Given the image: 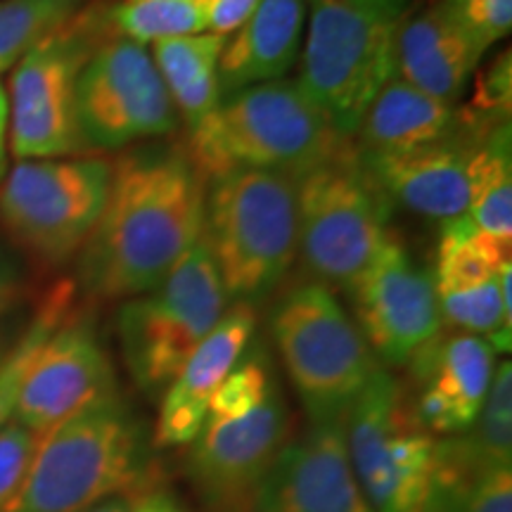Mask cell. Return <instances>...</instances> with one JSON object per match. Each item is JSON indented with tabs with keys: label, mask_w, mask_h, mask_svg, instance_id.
Returning a JSON list of instances; mask_svg holds the SVG:
<instances>
[{
	"label": "cell",
	"mask_w": 512,
	"mask_h": 512,
	"mask_svg": "<svg viewBox=\"0 0 512 512\" xmlns=\"http://www.w3.org/2000/svg\"><path fill=\"white\" fill-rule=\"evenodd\" d=\"M188 136L185 152L204 181L235 169L278 171L297 181L354 145L330 126L297 79L223 95Z\"/></svg>",
	"instance_id": "obj_3"
},
{
	"label": "cell",
	"mask_w": 512,
	"mask_h": 512,
	"mask_svg": "<svg viewBox=\"0 0 512 512\" xmlns=\"http://www.w3.org/2000/svg\"><path fill=\"white\" fill-rule=\"evenodd\" d=\"M117 0L88 3L67 27L31 48L10 72L8 143L22 159L79 157L76 79L102 41L117 34L112 8Z\"/></svg>",
	"instance_id": "obj_8"
},
{
	"label": "cell",
	"mask_w": 512,
	"mask_h": 512,
	"mask_svg": "<svg viewBox=\"0 0 512 512\" xmlns=\"http://www.w3.org/2000/svg\"><path fill=\"white\" fill-rule=\"evenodd\" d=\"M204 181L185 147L147 145L114 162L98 226L76 254V278L98 299L150 292L200 240Z\"/></svg>",
	"instance_id": "obj_1"
},
{
	"label": "cell",
	"mask_w": 512,
	"mask_h": 512,
	"mask_svg": "<svg viewBox=\"0 0 512 512\" xmlns=\"http://www.w3.org/2000/svg\"><path fill=\"white\" fill-rule=\"evenodd\" d=\"M271 335L311 422L344 418L382 368L335 292L316 280L280 294L271 311Z\"/></svg>",
	"instance_id": "obj_6"
},
{
	"label": "cell",
	"mask_w": 512,
	"mask_h": 512,
	"mask_svg": "<svg viewBox=\"0 0 512 512\" xmlns=\"http://www.w3.org/2000/svg\"><path fill=\"white\" fill-rule=\"evenodd\" d=\"M512 242L498 240L475 226L467 214L441 223L434 287L437 294L463 292L489 283L510 264Z\"/></svg>",
	"instance_id": "obj_25"
},
{
	"label": "cell",
	"mask_w": 512,
	"mask_h": 512,
	"mask_svg": "<svg viewBox=\"0 0 512 512\" xmlns=\"http://www.w3.org/2000/svg\"><path fill=\"white\" fill-rule=\"evenodd\" d=\"M143 420L114 392L38 439L31 467L3 512H86L147 484Z\"/></svg>",
	"instance_id": "obj_2"
},
{
	"label": "cell",
	"mask_w": 512,
	"mask_h": 512,
	"mask_svg": "<svg viewBox=\"0 0 512 512\" xmlns=\"http://www.w3.org/2000/svg\"><path fill=\"white\" fill-rule=\"evenodd\" d=\"M460 126L458 105L434 100L392 74L363 114L354 150L370 155L406 152L453 136Z\"/></svg>",
	"instance_id": "obj_22"
},
{
	"label": "cell",
	"mask_w": 512,
	"mask_h": 512,
	"mask_svg": "<svg viewBox=\"0 0 512 512\" xmlns=\"http://www.w3.org/2000/svg\"><path fill=\"white\" fill-rule=\"evenodd\" d=\"M74 112L83 152L169 138L181 126L150 48L119 34L102 41L83 64Z\"/></svg>",
	"instance_id": "obj_12"
},
{
	"label": "cell",
	"mask_w": 512,
	"mask_h": 512,
	"mask_svg": "<svg viewBox=\"0 0 512 512\" xmlns=\"http://www.w3.org/2000/svg\"><path fill=\"white\" fill-rule=\"evenodd\" d=\"M261 0H211L209 3V31L219 36H230L238 31L252 15Z\"/></svg>",
	"instance_id": "obj_35"
},
{
	"label": "cell",
	"mask_w": 512,
	"mask_h": 512,
	"mask_svg": "<svg viewBox=\"0 0 512 512\" xmlns=\"http://www.w3.org/2000/svg\"><path fill=\"white\" fill-rule=\"evenodd\" d=\"M117 392V375L88 318L62 320L31 358L15 418L38 437Z\"/></svg>",
	"instance_id": "obj_15"
},
{
	"label": "cell",
	"mask_w": 512,
	"mask_h": 512,
	"mask_svg": "<svg viewBox=\"0 0 512 512\" xmlns=\"http://www.w3.org/2000/svg\"><path fill=\"white\" fill-rule=\"evenodd\" d=\"M297 83L342 138L394 74V36L411 0H311Z\"/></svg>",
	"instance_id": "obj_5"
},
{
	"label": "cell",
	"mask_w": 512,
	"mask_h": 512,
	"mask_svg": "<svg viewBox=\"0 0 512 512\" xmlns=\"http://www.w3.org/2000/svg\"><path fill=\"white\" fill-rule=\"evenodd\" d=\"M38 434L10 420L0 430V512L5 510L27 477L38 448Z\"/></svg>",
	"instance_id": "obj_34"
},
{
	"label": "cell",
	"mask_w": 512,
	"mask_h": 512,
	"mask_svg": "<svg viewBox=\"0 0 512 512\" xmlns=\"http://www.w3.org/2000/svg\"><path fill=\"white\" fill-rule=\"evenodd\" d=\"M133 512H185L169 489H150L138 496Z\"/></svg>",
	"instance_id": "obj_37"
},
{
	"label": "cell",
	"mask_w": 512,
	"mask_h": 512,
	"mask_svg": "<svg viewBox=\"0 0 512 512\" xmlns=\"http://www.w3.org/2000/svg\"><path fill=\"white\" fill-rule=\"evenodd\" d=\"M344 418L311 422L290 437L249 512H375L351 467Z\"/></svg>",
	"instance_id": "obj_16"
},
{
	"label": "cell",
	"mask_w": 512,
	"mask_h": 512,
	"mask_svg": "<svg viewBox=\"0 0 512 512\" xmlns=\"http://www.w3.org/2000/svg\"><path fill=\"white\" fill-rule=\"evenodd\" d=\"M256 311L249 304H230L216 328L192 351L181 373L162 394L155 427L157 448L190 446L207 420L209 401L226 375L252 344Z\"/></svg>",
	"instance_id": "obj_19"
},
{
	"label": "cell",
	"mask_w": 512,
	"mask_h": 512,
	"mask_svg": "<svg viewBox=\"0 0 512 512\" xmlns=\"http://www.w3.org/2000/svg\"><path fill=\"white\" fill-rule=\"evenodd\" d=\"M138 496H140V491H136V494H121V496L107 498L105 503L95 505V508L86 510V512H133V505H136Z\"/></svg>",
	"instance_id": "obj_39"
},
{
	"label": "cell",
	"mask_w": 512,
	"mask_h": 512,
	"mask_svg": "<svg viewBox=\"0 0 512 512\" xmlns=\"http://www.w3.org/2000/svg\"><path fill=\"white\" fill-rule=\"evenodd\" d=\"M211 0H117L112 27L119 36L147 46L162 38L209 31Z\"/></svg>",
	"instance_id": "obj_27"
},
{
	"label": "cell",
	"mask_w": 512,
	"mask_h": 512,
	"mask_svg": "<svg viewBox=\"0 0 512 512\" xmlns=\"http://www.w3.org/2000/svg\"><path fill=\"white\" fill-rule=\"evenodd\" d=\"M448 17H453L477 46L489 50L503 41L512 29V0H434Z\"/></svg>",
	"instance_id": "obj_33"
},
{
	"label": "cell",
	"mask_w": 512,
	"mask_h": 512,
	"mask_svg": "<svg viewBox=\"0 0 512 512\" xmlns=\"http://www.w3.org/2000/svg\"><path fill=\"white\" fill-rule=\"evenodd\" d=\"M477 228L512 242V140L510 124L491 128L479 140L470 166V209Z\"/></svg>",
	"instance_id": "obj_26"
},
{
	"label": "cell",
	"mask_w": 512,
	"mask_h": 512,
	"mask_svg": "<svg viewBox=\"0 0 512 512\" xmlns=\"http://www.w3.org/2000/svg\"><path fill=\"white\" fill-rule=\"evenodd\" d=\"M88 0H0V74L46 41L55 31L67 27Z\"/></svg>",
	"instance_id": "obj_28"
},
{
	"label": "cell",
	"mask_w": 512,
	"mask_h": 512,
	"mask_svg": "<svg viewBox=\"0 0 512 512\" xmlns=\"http://www.w3.org/2000/svg\"><path fill=\"white\" fill-rule=\"evenodd\" d=\"M72 309V287L60 285L46 297L19 342L0 358V430L15 418V408L31 358Z\"/></svg>",
	"instance_id": "obj_29"
},
{
	"label": "cell",
	"mask_w": 512,
	"mask_h": 512,
	"mask_svg": "<svg viewBox=\"0 0 512 512\" xmlns=\"http://www.w3.org/2000/svg\"><path fill=\"white\" fill-rule=\"evenodd\" d=\"M472 451L491 465H512V366L503 361L491 377L475 425L463 432Z\"/></svg>",
	"instance_id": "obj_30"
},
{
	"label": "cell",
	"mask_w": 512,
	"mask_h": 512,
	"mask_svg": "<svg viewBox=\"0 0 512 512\" xmlns=\"http://www.w3.org/2000/svg\"><path fill=\"white\" fill-rule=\"evenodd\" d=\"M273 363L264 344H249L235 368L219 384L209 401L207 415L214 418H240L259 406L275 387Z\"/></svg>",
	"instance_id": "obj_31"
},
{
	"label": "cell",
	"mask_w": 512,
	"mask_h": 512,
	"mask_svg": "<svg viewBox=\"0 0 512 512\" xmlns=\"http://www.w3.org/2000/svg\"><path fill=\"white\" fill-rule=\"evenodd\" d=\"M484 136L460 126L453 136L406 152H354L361 169L392 207L399 204L422 219L444 223L470 209V166Z\"/></svg>",
	"instance_id": "obj_18"
},
{
	"label": "cell",
	"mask_w": 512,
	"mask_h": 512,
	"mask_svg": "<svg viewBox=\"0 0 512 512\" xmlns=\"http://www.w3.org/2000/svg\"><path fill=\"white\" fill-rule=\"evenodd\" d=\"M290 437L292 415L278 384L240 418L207 415L188 451L192 489L209 512H249Z\"/></svg>",
	"instance_id": "obj_14"
},
{
	"label": "cell",
	"mask_w": 512,
	"mask_h": 512,
	"mask_svg": "<svg viewBox=\"0 0 512 512\" xmlns=\"http://www.w3.org/2000/svg\"><path fill=\"white\" fill-rule=\"evenodd\" d=\"M202 238L230 304H259L297 259V181L235 169L207 181Z\"/></svg>",
	"instance_id": "obj_4"
},
{
	"label": "cell",
	"mask_w": 512,
	"mask_h": 512,
	"mask_svg": "<svg viewBox=\"0 0 512 512\" xmlns=\"http://www.w3.org/2000/svg\"><path fill=\"white\" fill-rule=\"evenodd\" d=\"M351 467L375 512H420L437 437L422 430L399 377L380 368L344 418Z\"/></svg>",
	"instance_id": "obj_11"
},
{
	"label": "cell",
	"mask_w": 512,
	"mask_h": 512,
	"mask_svg": "<svg viewBox=\"0 0 512 512\" xmlns=\"http://www.w3.org/2000/svg\"><path fill=\"white\" fill-rule=\"evenodd\" d=\"M420 512H512V465H491L463 434L437 439Z\"/></svg>",
	"instance_id": "obj_23"
},
{
	"label": "cell",
	"mask_w": 512,
	"mask_h": 512,
	"mask_svg": "<svg viewBox=\"0 0 512 512\" xmlns=\"http://www.w3.org/2000/svg\"><path fill=\"white\" fill-rule=\"evenodd\" d=\"M309 0H261L219 57L221 98L259 83L287 79L302 55Z\"/></svg>",
	"instance_id": "obj_21"
},
{
	"label": "cell",
	"mask_w": 512,
	"mask_h": 512,
	"mask_svg": "<svg viewBox=\"0 0 512 512\" xmlns=\"http://www.w3.org/2000/svg\"><path fill=\"white\" fill-rule=\"evenodd\" d=\"M486 53L434 0L413 5L394 36V76L446 105H458Z\"/></svg>",
	"instance_id": "obj_20"
},
{
	"label": "cell",
	"mask_w": 512,
	"mask_h": 512,
	"mask_svg": "<svg viewBox=\"0 0 512 512\" xmlns=\"http://www.w3.org/2000/svg\"><path fill=\"white\" fill-rule=\"evenodd\" d=\"M406 368L413 389L408 403L422 430L432 437H456L470 430L482 411L496 370V351L477 335L439 332Z\"/></svg>",
	"instance_id": "obj_17"
},
{
	"label": "cell",
	"mask_w": 512,
	"mask_h": 512,
	"mask_svg": "<svg viewBox=\"0 0 512 512\" xmlns=\"http://www.w3.org/2000/svg\"><path fill=\"white\" fill-rule=\"evenodd\" d=\"M112 171L105 157L22 159L0 181V221L36 259L67 264L98 226Z\"/></svg>",
	"instance_id": "obj_10"
},
{
	"label": "cell",
	"mask_w": 512,
	"mask_h": 512,
	"mask_svg": "<svg viewBox=\"0 0 512 512\" xmlns=\"http://www.w3.org/2000/svg\"><path fill=\"white\" fill-rule=\"evenodd\" d=\"M389 216L354 145L297 178V256L309 280L347 292L389 235Z\"/></svg>",
	"instance_id": "obj_9"
},
{
	"label": "cell",
	"mask_w": 512,
	"mask_h": 512,
	"mask_svg": "<svg viewBox=\"0 0 512 512\" xmlns=\"http://www.w3.org/2000/svg\"><path fill=\"white\" fill-rule=\"evenodd\" d=\"M347 294L354 323L380 366L406 368L444 330L432 268L422 266L392 230Z\"/></svg>",
	"instance_id": "obj_13"
},
{
	"label": "cell",
	"mask_w": 512,
	"mask_h": 512,
	"mask_svg": "<svg viewBox=\"0 0 512 512\" xmlns=\"http://www.w3.org/2000/svg\"><path fill=\"white\" fill-rule=\"evenodd\" d=\"M226 38L204 31L152 43V60L174 102L178 121L188 131L202 124L219 105V57Z\"/></svg>",
	"instance_id": "obj_24"
},
{
	"label": "cell",
	"mask_w": 512,
	"mask_h": 512,
	"mask_svg": "<svg viewBox=\"0 0 512 512\" xmlns=\"http://www.w3.org/2000/svg\"><path fill=\"white\" fill-rule=\"evenodd\" d=\"M309 3H311V0H309Z\"/></svg>",
	"instance_id": "obj_40"
},
{
	"label": "cell",
	"mask_w": 512,
	"mask_h": 512,
	"mask_svg": "<svg viewBox=\"0 0 512 512\" xmlns=\"http://www.w3.org/2000/svg\"><path fill=\"white\" fill-rule=\"evenodd\" d=\"M230 306L207 242L200 240L150 292L117 311L121 356L140 392L157 399Z\"/></svg>",
	"instance_id": "obj_7"
},
{
	"label": "cell",
	"mask_w": 512,
	"mask_h": 512,
	"mask_svg": "<svg viewBox=\"0 0 512 512\" xmlns=\"http://www.w3.org/2000/svg\"><path fill=\"white\" fill-rule=\"evenodd\" d=\"M475 91L465 107H458L460 121L477 136L491 128L510 124L512 107V55L510 50L496 55L484 69H477Z\"/></svg>",
	"instance_id": "obj_32"
},
{
	"label": "cell",
	"mask_w": 512,
	"mask_h": 512,
	"mask_svg": "<svg viewBox=\"0 0 512 512\" xmlns=\"http://www.w3.org/2000/svg\"><path fill=\"white\" fill-rule=\"evenodd\" d=\"M22 290V268L8 247L0 242V316L10 309Z\"/></svg>",
	"instance_id": "obj_36"
},
{
	"label": "cell",
	"mask_w": 512,
	"mask_h": 512,
	"mask_svg": "<svg viewBox=\"0 0 512 512\" xmlns=\"http://www.w3.org/2000/svg\"><path fill=\"white\" fill-rule=\"evenodd\" d=\"M0 358H3V356H0Z\"/></svg>",
	"instance_id": "obj_41"
},
{
	"label": "cell",
	"mask_w": 512,
	"mask_h": 512,
	"mask_svg": "<svg viewBox=\"0 0 512 512\" xmlns=\"http://www.w3.org/2000/svg\"><path fill=\"white\" fill-rule=\"evenodd\" d=\"M8 121H10V110H8V93L0 86V181L5 176V162H8Z\"/></svg>",
	"instance_id": "obj_38"
}]
</instances>
